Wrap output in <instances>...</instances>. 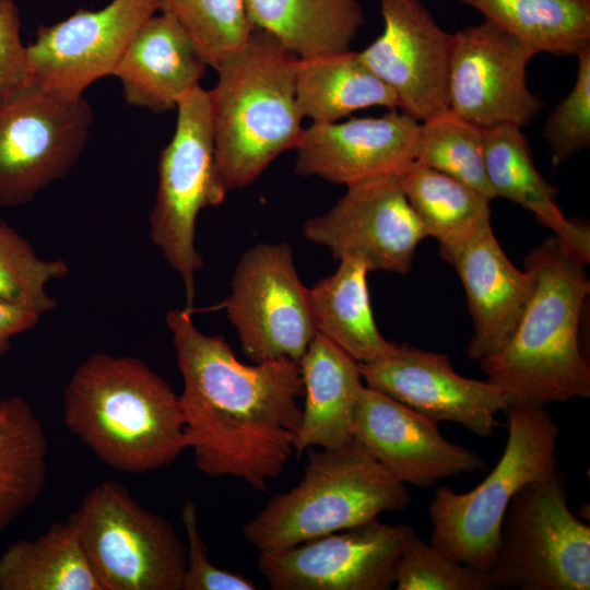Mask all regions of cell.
Listing matches in <instances>:
<instances>
[{"label": "cell", "mask_w": 590, "mask_h": 590, "mask_svg": "<svg viewBox=\"0 0 590 590\" xmlns=\"http://www.w3.org/2000/svg\"><path fill=\"white\" fill-rule=\"evenodd\" d=\"M244 7L252 27L299 59L350 50L364 24L359 0H244Z\"/></svg>", "instance_id": "obj_25"}, {"label": "cell", "mask_w": 590, "mask_h": 590, "mask_svg": "<svg viewBox=\"0 0 590 590\" xmlns=\"http://www.w3.org/2000/svg\"><path fill=\"white\" fill-rule=\"evenodd\" d=\"M397 590H492L485 573L455 559L412 533L394 569Z\"/></svg>", "instance_id": "obj_34"}, {"label": "cell", "mask_w": 590, "mask_h": 590, "mask_svg": "<svg viewBox=\"0 0 590 590\" xmlns=\"http://www.w3.org/2000/svg\"><path fill=\"white\" fill-rule=\"evenodd\" d=\"M486 575L492 589H590V526L570 510L559 470L515 495Z\"/></svg>", "instance_id": "obj_7"}, {"label": "cell", "mask_w": 590, "mask_h": 590, "mask_svg": "<svg viewBox=\"0 0 590 590\" xmlns=\"http://www.w3.org/2000/svg\"><path fill=\"white\" fill-rule=\"evenodd\" d=\"M365 386L436 422L460 424L480 437H491L499 425L496 414L507 396L488 380L458 374L444 353L405 344L377 361L358 363Z\"/></svg>", "instance_id": "obj_17"}, {"label": "cell", "mask_w": 590, "mask_h": 590, "mask_svg": "<svg viewBox=\"0 0 590 590\" xmlns=\"http://www.w3.org/2000/svg\"><path fill=\"white\" fill-rule=\"evenodd\" d=\"M47 449L28 402L19 396L0 400V533L44 492Z\"/></svg>", "instance_id": "obj_27"}, {"label": "cell", "mask_w": 590, "mask_h": 590, "mask_svg": "<svg viewBox=\"0 0 590 590\" xmlns=\"http://www.w3.org/2000/svg\"><path fill=\"white\" fill-rule=\"evenodd\" d=\"M412 498L362 445L308 449L300 482L275 495L243 529L260 553L280 552L400 511Z\"/></svg>", "instance_id": "obj_5"}, {"label": "cell", "mask_w": 590, "mask_h": 590, "mask_svg": "<svg viewBox=\"0 0 590 590\" xmlns=\"http://www.w3.org/2000/svg\"><path fill=\"white\" fill-rule=\"evenodd\" d=\"M485 169L496 197L531 211L579 260L590 261V227L567 219L558 208L556 188L539 173L521 128L499 125L483 129Z\"/></svg>", "instance_id": "obj_23"}, {"label": "cell", "mask_w": 590, "mask_h": 590, "mask_svg": "<svg viewBox=\"0 0 590 590\" xmlns=\"http://www.w3.org/2000/svg\"><path fill=\"white\" fill-rule=\"evenodd\" d=\"M353 440L405 485L428 487L486 469L477 453L447 440L438 422L367 386L356 409Z\"/></svg>", "instance_id": "obj_18"}, {"label": "cell", "mask_w": 590, "mask_h": 590, "mask_svg": "<svg viewBox=\"0 0 590 590\" xmlns=\"http://www.w3.org/2000/svg\"><path fill=\"white\" fill-rule=\"evenodd\" d=\"M92 122L84 98L61 101L33 83L0 105V205L26 204L63 177L83 153Z\"/></svg>", "instance_id": "obj_11"}, {"label": "cell", "mask_w": 590, "mask_h": 590, "mask_svg": "<svg viewBox=\"0 0 590 590\" xmlns=\"http://www.w3.org/2000/svg\"><path fill=\"white\" fill-rule=\"evenodd\" d=\"M0 590H103L72 523H54L33 540L11 543L0 556Z\"/></svg>", "instance_id": "obj_28"}, {"label": "cell", "mask_w": 590, "mask_h": 590, "mask_svg": "<svg viewBox=\"0 0 590 590\" xmlns=\"http://www.w3.org/2000/svg\"><path fill=\"white\" fill-rule=\"evenodd\" d=\"M32 83L13 0H0V105Z\"/></svg>", "instance_id": "obj_37"}, {"label": "cell", "mask_w": 590, "mask_h": 590, "mask_svg": "<svg viewBox=\"0 0 590 590\" xmlns=\"http://www.w3.org/2000/svg\"><path fill=\"white\" fill-rule=\"evenodd\" d=\"M411 524L377 519L290 548L260 553L259 569L273 590H389Z\"/></svg>", "instance_id": "obj_15"}, {"label": "cell", "mask_w": 590, "mask_h": 590, "mask_svg": "<svg viewBox=\"0 0 590 590\" xmlns=\"http://www.w3.org/2000/svg\"><path fill=\"white\" fill-rule=\"evenodd\" d=\"M298 57L274 35L252 27L215 71L209 91L217 167L226 189L251 185L304 128L295 93Z\"/></svg>", "instance_id": "obj_4"}, {"label": "cell", "mask_w": 590, "mask_h": 590, "mask_svg": "<svg viewBox=\"0 0 590 590\" xmlns=\"http://www.w3.org/2000/svg\"><path fill=\"white\" fill-rule=\"evenodd\" d=\"M326 213L303 226L312 244L341 260L357 257L369 271L405 274L427 233L410 205L399 176H376L351 184Z\"/></svg>", "instance_id": "obj_14"}, {"label": "cell", "mask_w": 590, "mask_h": 590, "mask_svg": "<svg viewBox=\"0 0 590 590\" xmlns=\"http://www.w3.org/2000/svg\"><path fill=\"white\" fill-rule=\"evenodd\" d=\"M380 8L384 31L359 58L394 93L402 113L418 122L448 109L453 34L421 0H380Z\"/></svg>", "instance_id": "obj_16"}, {"label": "cell", "mask_w": 590, "mask_h": 590, "mask_svg": "<svg viewBox=\"0 0 590 590\" xmlns=\"http://www.w3.org/2000/svg\"><path fill=\"white\" fill-rule=\"evenodd\" d=\"M535 55L487 20L458 31L449 62L448 108L481 129L530 125L543 106L527 85V66Z\"/></svg>", "instance_id": "obj_13"}, {"label": "cell", "mask_w": 590, "mask_h": 590, "mask_svg": "<svg viewBox=\"0 0 590 590\" xmlns=\"http://www.w3.org/2000/svg\"><path fill=\"white\" fill-rule=\"evenodd\" d=\"M69 272L60 260L36 256L31 243L13 227L0 222V298L42 316L56 307L45 286Z\"/></svg>", "instance_id": "obj_33"}, {"label": "cell", "mask_w": 590, "mask_h": 590, "mask_svg": "<svg viewBox=\"0 0 590 590\" xmlns=\"http://www.w3.org/2000/svg\"><path fill=\"white\" fill-rule=\"evenodd\" d=\"M175 132L161 153L158 185L150 215L151 238L182 278L186 309L192 311L194 275L202 257L194 245L200 211L220 205L227 189L221 177L213 137L209 91L197 85L178 102Z\"/></svg>", "instance_id": "obj_9"}, {"label": "cell", "mask_w": 590, "mask_h": 590, "mask_svg": "<svg viewBox=\"0 0 590 590\" xmlns=\"http://www.w3.org/2000/svg\"><path fill=\"white\" fill-rule=\"evenodd\" d=\"M62 414L73 435L122 473L169 465L186 449L178 394L133 356H87L64 388Z\"/></svg>", "instance_id": "obj_3"}, {"label": "cell", "mask_w": 590, "mask_h": 590, "mask_svg": "<svg viewBox=\"0 0 590 590\" xmlns=\"http://www.w3.org/2000/svg\"><path fill=\"white\" fill-rule=\"evenodd\" d=\"M414 162L495 198L485 169L483 129L449 108L420 122Z\"/></svg>", "instance_id": "obj_31"}, {"label": "cell", "mask_w": 590, "mask_h": 590, "mask_svg": "<svg viewBox=\"0 0 590 590\" xmlns=\"http://www.w3.org/2000/svg\"><path fill=\"white\" fill-rule=\"evenodd\" d=\"M524 267L534 279L531 297L508 342L480 367L508 404L588 399L590 363L580 344L590 293L586 263L552 236L527 255Z\"/></svg>", "instance_id": "obj_2"}, {"label": "cell", "mask_w": 590, "mask_h": 590, "mask_svg": "<svg viewBox=\"0 0 590 590\" xmlns=\"http://www.w3.org/2000/svg\"><path fill=\"white\" fill-rule=\"evenodd\" d=\"M206 67L184 26L161 12L138 28L113 75L120 80L127 104L165 113L200 85Z\"/></svg>", "instance_id": "obj_21"}, {"label": "cell", "mask_w": 590, "mask_h": 590, "mask_svg": "<svg viewBox=\"0 0 590 590\" xmlns=\"http://www.w3.org/2000/svg\"><path fill=\"white\" fill-rule=\"evenodd\" d=\"M160 11L173 15L193 38L208 67L215 69L248 37L244 0H158Z\"/></svg>", "instance_id": "obj_32"}, {"label": "cell", "mask_w": 590, "mask_h": 590, "mask_svg": "<svg viewBox=\"0 0 590 590\" xmlns=\"http://www.w3.org/2000/svg\"><path fill=\"white\" fill-rule=\"evenodd\" d=\"M367 264L357 257L340 260L337 271L309 288L316 332L339 345L358 363L390 354L396 343L386 340L373 316Z\"/></svg>", "instance_id": "obj_24"}, {"label": "cell", "mask_w": 590, "mask_h": 590, "mask_svg": "<svg viewBox=\"0 0 590 590\" xmlns=\"http://www.w3.org/2000/svg\"><path fill=\"white\" fill-rule=\"evenodd\" d=\"M157 12L158 0H113L40 26L26 46L32 83L61 101L83 98L91 84L114 74L134 33Z\"/></svg>", "instance_id": "obj_12"}, {"label": "cell", "mask_w": 590, "mask_h": 590, "mask_svg": "<svg viewBox=\"0 0 590 590\" xmlns=\"http://www.w3.org/2000/svg\"><path fill=\"white\" fill-rule=\"evenodd\" d=\"M295 93L303 117L314 122H334L370 106L398 107L394 93L352 50L298 58Z\"/></svg>", "instance_id": "obj_26"}, {"label": "cell", "mask_w": 590, "mask_h": 590, "mask_svg": "<svg viewBox=\"0 0 590 590\" xmlns=\"http://www.w3.org/2000/svg\"><path fill=\"white\" fill-rule=\"evenodd\" d=\"M68 520L103 590H181L186 545L123 485L93 487Z\"/></svg>", "instance_id": "obj_8"}, {"label": "cell", "mask_w": 590, "mask_h": 590, "mask_svg": "<svg viewBox=\"0 0 590 590\" xmlns=\"http://www.w3.org/2000/svg\"><path fill=\"white\" fill-rule=\"evenodd\" d=\"M544 406L507 404V441L491 473L465 493L448 486L435 491L428 505L430 543L487 574L499 546L505 512L515 495L558 470L559 428Z\"/></svg>", "instance_id": "obj_6"}, {"label": "cell", "mask_w": 590, "mask_h": 590, "mask_svg": "<svg viewBox=\"0 0 590 590\" xmlns=\"http://www.w3.org/2000/svg\"><path fill=\"white\" fill-rule=\"evenodd\" d=\"M577 58L575 84L551 113L543 130L554 167L590 145V45Z\"/></svg>", "instance_id": "obj_35"}, {"label": "cell", "mask_w": 590, "mask_h": 590, "mask_svg": "<svg viewBox=\"0 0 590 590\" xmlns=\"http://www.w3.org/2000/svg\"><path fill=\"white\" fill-rule=\"evenodd\" d=\"M40 316L0 298V358L10 350L11 339L34 327Z\"/></svg>", "instance_id": "obj_38"}, {"label": "cell", "mask_w": 590, "mask_h": 590, "mask_svg": "<svg viewBox=\"0 0 590 590\" xmlns=\"http://www.w3.org/2000/svg\"><path fill=\"white\" fill-rule=\"evenodd\" d=\"M305 402L295 444L337 449L353 441L354 418L365 387L358 362L316 332L299 361Z\"/></svg>", "instance_id": "obj_22"}, {"label": "cell", "mask_w": 590, "mask_h": 590, "mask_svg": "<svg viewBox=\"0 0 590 590\" xmlns=\"http://www.w3.org/2000/svg\"><path fill=\"white\" fill-rule=\"evenodd\" d=\"M399 178L427 236L436 238L439 247L458 244L491 225V199L469 186L416 162Z\"/></svg>", "instance_id": "obj_30"}, {"label": "cell", "mask_w": 590, "mask_h": 590, "mask_svg": "<svg viewBox=\"0 0 590 590\" xmlns=\"http://www.w3.org/2000/svg\"><path fill=\"white\" fill-rule=\"evenodd\" d=\"M187 535L186 569L181 590H255L256 583L244 575L214 566L198 527L197 507L186 500L181 510Z\"/></svg>", "instance_id": "obj_36"}, {"label": "cell", "mask_w": 590, "mask_h": 590, "mask_svg": "<svg viewBox=\"0 0 590 590\" xmlns=\"http://www.w3.org/2000/svg\"><path fill=\"white\" fill-rule=\"evenodd\" d=\"M191 312H166L184 381L178 398L186 448L203 474L266 491L295 452L304 396L299 363L246 365L223 337L198 330Z\"/></svg>", "instance_id": "obj_1"}, {"label": "cell", "mask_w": 590, "mask_h": 590, "mask_svg": "<svg viewBox=\"0 0 590 590\" xmlns=\"http://www.w3.org/2000/svg\"><path fill=\"white\" fill-rule=\"evenodd\" d=\"M439 250L455 268L467 294L474 327L467 349L469 358L480 361L495 354L510 339L531 297L532 272L511 263L492 225Z\"/></svg>", "instance_id": "obj_20"}, {"label": "cell", "mask_w": 590, "mask_h": 590, "mask_svg": "<svg viewBox=\"0 0 590 590\" xmlns=\"http://www.w3.org/2000/svg\"><path fill=\"white\" fill-rule=\"evenodd\" d=\"M222 306L253 363H299L316 334L309 288L300 281L286 243H261L239 259Z\"/></svg>", "instance_id": "obj_10"}, {"label": "cell", "mask_w": 590, "mask_h": 590, "mask_svg": "<svg viewBox=\"0 0 590 590\" xmlns=\"http://www.w3.org/2000/svg\"><path fill=\"white\" fill-rule=\"evenodd\" d=\"M535 54L575 55L590 45V0H457Z\"/></svg>", "instance_id": "obj_29"}, {"label": "cell", "mask_w": 590, "mask_h": 590, "mask_svg": "<svg viewBox=\"0 0 590 590\" xmlns=\"http://www.w3.org/2000/svg\"><path fill=\"white\" fill-rule=\"evenodd\" d=\"M420 122L390 109L380 117L312 122L296 145L295 173L349 186L400 176L414 161Z\"/></svg>", "instance_id": "obj_19"}]
</instances>
